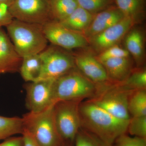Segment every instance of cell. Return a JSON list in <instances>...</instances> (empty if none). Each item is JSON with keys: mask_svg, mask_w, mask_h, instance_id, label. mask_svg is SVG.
Masks as SVG:
<instances>
[{"mask_svg": "<svg viewBox=\"0 0 146 146\" xmlns=\"http://www.w3.org/2000/svg\"><path fill=\"white\" fill-rule=\"evenodd\" d=\"M81 127L112 145L115 140L127 133L129 120L116 117L90 100L79 105Z\"/></svg>", "mask_w": 146, "mask_h": 146, "instance_id": "cell-1", "label": "cell"}, {"mask_svg": "<svg viewBox=\"0 0 146 146\" xmlns=\"http://www.w3.org/2000/svg\"><path fill=\"white\" fill-rule=\"evenodd\" d=\"M6 27L16 52L22 58L38 54L46 48L48 41L42 25L13 19Z\"/></svg>", "mask_w": 146, "mask_h": 146, "instance_id": "cell-2", "label": "cell"}, {"mask_svg": "<svg viewBox=\"0 0 146 146\" xmlns=\"http://www.w3.org/2000/svg\"><path fill=\"white\" fill-rule=\"evenodd\" d=\"M54 104L42 112L25 114L22 117L24 131L40 146H73L67 145L58 131L54 117Z\"/></svg>", "mask_w": 146, "mask_h": 146, "instance_id": "cell-3", "label": "cell"}, {"mask_svg": "<svg viewBox=\"0 0 146 146\" xmlns=\"http://www.w3.org/2000/svg\"><path fill=\"white\" fill-rule=\"evenodd\" d=\"M76 68L55 80L54 103L60 101L72 100L83 101L96 96L98 86Z\"/></svg>", "mask_w": 146, "mask_h": 146, "instance_id": "cell-4", "label": "cell"}, {"mask_svg": "<svg viewBox=\"0 0 146 146\" xmlns=\"http://www.w3.org/2000/svg\"><path fill=\"white\" fill-rule=\"evenodd\" d=\"M79 100L60 101L53 106L54 117L59 135L67 145L73 146L81 128Z\"/></svg>", "mask_w": 146, "mask_h": 146, "instance_id": "cell-5", "label": "cell"}, {"mask_svg": "<svg viewBox=\"0 0 146 146\" xmlns=\"http://www.w3.org/2000/svg\"><path fill=\"white\" fill-rule=\"evenodd\" d=\"M132 92L121 84H111L100 88L96 96L89 100L116 117L129 120L128 102Z\"/></svg>", "mask_w": 146, "mask_h": 146, "instance_id": "cell-6", "label": "cell"}, {"mask_svg": "<svg viewBox=\"0 0 146 146\" xmlns=\"http://www.w3.org/2000/svg\"><path fill=\"white\" fill-rule=\"evenodd\" d=\"M42 69L39 80H56L76 68L74 57L56 46L46 47L39 53Z\"/></svg>", "mask_w": 146, "mask_h": 146, "instance_id": "cell-7", "label": "cell"}, {"mask_svg": "<svg viewBox=\"0 0 146 146\" xmlns=\"http://www.w3.org/2000/svg\"><path fill=\"white\" fill-rule=\"evenodd\" d=\"M8 9L13 19L25 23L43 25L52 20L49 0H14Z\"/></svg>", "mask_w": 146, "mask_h": 146, "instance_id": "cell-8", "label": "cell"}, {"mask_svg": "<svg viewBox=\"0 0 146 146\" xmlns=\"http://www.w3.org/2000/svg\"><path fill=\"white\" fill-rule=\"evenodd\" d=\"M48 41L53 45L67 50L84 48L89 44L88 39L82 33L67 28L55 20H51L42 25Z\"/></svg>", "mask_w": 146, "mask_h": 146, "instance_id": "cell-9", "label": "cell"}, {"mask_svg": "<svg viewBox=\"0 0 146 146\" xmlns=\"http://www.w3.org/2000/svg\"><path fill=\"white\" fill-rule=\"evenodd\" d=\"M55 80H41L27 85L26 105L29 112L37 113L54 104V84Z\"/></svg>", "mask_w": 146, "mask_h": 146, "instance_id": "cell-10", "label": "cell"}, {"mask_svg": "<svg viewBox=\"0 0 146 146\" xmlns=\"http://www.w3.org/2000/svg\"><path fill=\"white\" fill-rule=\"evenodd\" d=\"M135 23L132 19L125 17L119 22L91 37L88 41L96 50L101 53L117 45Z\"/></svg>", "mask_w": 146, "mask_h": 146, "instance_id": "cell-11", "label": "cell"}, {"mask_svg": "<svg viewBox=\"0 0 146 146\" xmlns=\"http://www.w3.org/2000/svg\"><path fill=\"white\" fill-rule=\"evenodd\" d=\"M76 68L79 71L100 87L113 84L109 81L103 65L90 54H83L74 57Z\"/></svg>", "mask_w": 146, "mask_h": 146, "instance_id": "cell-12", "label": "cell"}, {"mask_svg": "<svg viewBox=\"0 0 146 146\" xmlns=\"http://www.w3.org/2000/svg\"><path fill=\"white\" fill-rule=\"evenodd\" d=\"M22 60L10 38L0 29V75L19 72Z\"/></svg>", "mask_w": 146, "mask_h": 146, "instance_id": "cell-13", "label": "cell"}, {"mask_svg": "<svg viewBox=\"0 0 146 146\" xmlns=\"http://www.w3.org/2000/svg\"><path fill=\"white\" fill-rule=\"evenodd\" d=\"M124 17L118 7L112 5L94 15L91 23L83 35L89 40L119 22Z\"/></svg>", "mask_w": 146, "mask_h": 146, "instance_id": "cell-14", "label": "cell"}, {"mask_svg": "<svg viewBox=\"0 0 146 146\" xmlns=\"http://www.w3.org/2000/svg\"><path fill=\"white\" fill-rule=\"evenodd\" d=\"M101 63L106 71L109 81L113 84L122 83L133 70L128 57L111 58Z\"/></svg>", "mask_w": 146, "mask_h": 146, "instance_id": "cell-15", "label": "cell"}, {"mask_svg": "<svg viewBox=\"0 0 146 146\" xmlns=\"http://www.w3.org/2000/svg\"><path fill=\"white\" fill-rule=\"evenodd\" d=\"M94 16L78 7L70 16L59 22L67 28L83 34L91 23Z\"/></svg>", "mask_w": 146, "mask_h": 146, "instance_id": "cell-16", "label": "cell"}, {"mask_svg": "<svg viewBox=\"0 0 146 146\" xmlns=\"http://www.w3.org/2000/svg\"><path fill=\"white\" fill-rule=\"evenodd\" d=\"M42 69V59L38 54L23 58L19 71L25 81L34 82L39 80Z\"/></svg>", "mask_w": 146, "mask_h": 146, "instance_id": "cell-17", "label": "cell"}, {"mask_svg": "<svg viewBox=\"0 0 146 146\" xmlns=\"http://www.w3.org/2000/svg\"><path fill=\"white\" fill-rule=\"evenodd\" d=\"M115 5L125 17L132 19L136 23L144 16L145 0H114Z\"/></svg>", "mask_w": 146, "mask_h": 146, "instance_id": "cell-18", "label": "cell"}, {"mask_svg": "<svg viewBox=\"0 0 146 146\" xmlns=\"http://www.w3.org/2000/svg\"><path fill=\"white\" fill-rule=\"evenodd\" d=\"M52 20L63 21L78 7L76 0H49Z\"/></svg>", "mask_w": 146, "mask_h": 146, "instance_id": "cell-19", "label": "cell"}, {"mask_svg": "<svg viewBox=\"0 0 146 146\" xmlns=\"http://www.w3.org/2000/svg\"><path fill=\"white\" fill-rule=\"evenodd\" d=\"M126 50L132 56L136 62H142L144 54V37L138 29L132 30L126 36L125 40Z\"/></svg>", "mask_w": 146, "mask_h": 146, "instance_id": "cell-20", "label": "cell"}, {"mask_svg": "<svg viewBox=\"0 0 146 146\" xmlns=\"http://www.w3.org/2000/svg\"><path fill=\"white\" fill-rule=\"evenodd\" d=\"M24 131L23 118L0 116V141L5 140Z\"/></svg>", "mask_w": 146, "mask_h": 146, "instance_id": "cell-21", "label": "cell"}, {"mask_svg": "<svg viewBox=\"0 0 146 146\" xmlns=\"http://www.w3.org/2000/svg\"><path fill=\"white\" fill-rule=\"evenodd\" d=\"M128 110L131 117L146 116V89L131 93L129 98Z\"/></svg>", "mask_w": 146, "mask_h": 146, "instance_id": "cell-22", "label": "cell"}, {"mask_svg": "<svg viewBox=\"0 0 146 146\" xmlns=\"http://www.w3.org/2000/svg\"><path fill=\"white\" fill-rule=\"evenodd\" d=\"M119 84L132 91L146 89V69L132 70L126 79Z\"/></svg>", "mask_w": 146, "mask_h": 146, "instance_id": "cell-23", "label": "cell"}, {"mask_svg": "<svg viewBox=\"0 0 146 146\" xmlns=\"http://www.w3.org/2000/svg\"><path fill=\"white\" fill-rule=\"evenodd\" d=\"M73 146H112L98 137L80 128L74 141Z\"/></svg>", "mask_w": 146, "mask_h": 146, "instance_id": "cell-24", "label": "cell"}, {"mask_svg": "<svg viewBox=\"0 0 146 146\" xmlns=\"http://www.w3.org/2000/svg\"><path fill=\"white\" fill-rule=\"evenodd\" d=\"M78 7L96 15L112 5L114 0H76Z\"/></svg>", "mask_w": 146, "mask_h": 146, "instance_id": "cell-25", "label": "cell"}, {"mask_svg": "<svg viewBox=\"0 0 146 146\" xmlns=\"http://www.w3.org/2000/svg\"><path fill=\"white\" fill-rule=\"evenodd\" d=\"M127 133L130 136L146 138V116L131 117Z\"/></svg>", "mask_w": 146, "mask_h": 146, "instance_id": "cell-26", "label": "cell"}, {"mask_svg": "<svg viewBox=\"0 0 146 146\" xmlns=\"http://www.w3.org/2000/svg\"><path fill=\"white\" fill-rule=\"evenodd\" d=\"M129 55V53L127 50L123 49L116 45L102 52L97 58L101 63L103 61L111 58L128 57Z\"/></svg>", "mask_w": 146, "mask_h": 146, "instance_id": "cell-27", "label": "cell"}, {"mask_svg": "<svg viewBox=\"0 0 146 146\" xmlns=\"http://www.w3.org/2000/svg\"><path fill=\"white\" fill-rule=\"evenodd\" d=\"M112 146H146V138L129 136L124 133L118 137Z\"/></svg>", "mask_w": 146, "mask_h": 146, "instance_id": "cell-28", "label": "cell"}, {"mask_svg": "<svg viewBox=\"0 0 146 146\" xmlns=\"http://www.w3.org/2000/svg\"><path fill=\"white\" fill-rule=\"evenodd\" d=\"M13 19L9 11L8 7L4 5H0V29L8 25Z\"/></svg>", "mask_w": 146, "mask_h": 146, "instance_id": "cell-29", "label": "cell"}, {"mask_svg": "<svg viewBox=\"0 0 146 146\" xmlns=\"http://www.w3.org/2000/svg\"><path fill=\"white\" fill-rule=\"evenodd\" d=\"M0 146H24L23 138L22 136L10 137L0 143Z\"/></svg>", "mask_w": 146, "mask_h": 146, "instance_id": "cell-30", "label": "cell"}, {"mask_svg": "<svg viewBox=\"0 0 146 146\" xmlns=\"http://www.w3.org/2000/svg\"><path fill=\"white\" fill-rule=\"evenodd\" d=\"M22 135L23 138L24 146H40L26 131H24Z\"/></svg>", "mask_w": 146, "mask_h": 146, "instance_id": "cell-31", "label": "cell"}, {"mask_svg": "<svg viewBox=\"0 0 146 146\" xmlns=\"http://www.w3.org/2000/svg\"><path fill=\"white\" fill-rule=\"evenodd\" d=\"M14 1V0H0V5H4L9 7Z\"/></svg>", "mask_w": 146, "mask_h": 146, "instance_id": "cell-32", "label": "cell"}]
</instances>
